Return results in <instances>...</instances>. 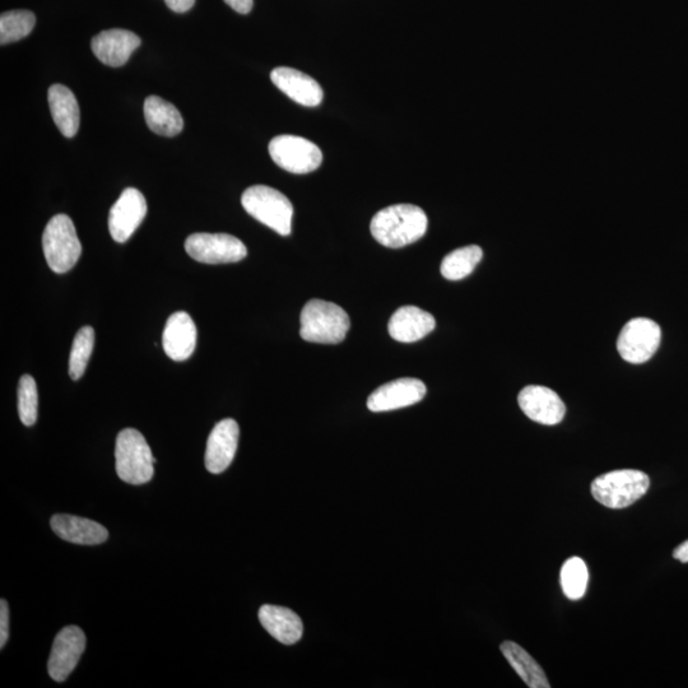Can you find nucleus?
Segmentation results:
<instances>
[{
  "instance_id": "obj_1",
  "label": "nucleus",
  "mask_w": 688,
  "mask_h": 688,
  "mask_svg": "<svg viewBox=\"0 0 688 688\" xmlns=\"http://www.w3.org/2000/svg\"><path fill=\"white\" fill-rule=\"evenodd\" d=\"M426 213L413 204H395L381 209L371 221V235L379 244L390 249H401L425 236Z\"/></svg>"
},
{
  "instance_id": "obj_2",
  "label": "nucleus",
  "mask_w": 688,
  "mask_h": 688,
  "mask_svg": "<svg viewBox=\"0 0 688 688\" xmlns=\"http://www.w3.org/2000/svg\"><path fill=\"white\" fill-rule=\"evenodd\" d=\"M300 320V336L311 343H341L351 327L350 316L341 306L323 300H310L302 309Z\"/></svg>"
},
{
  "instance_id": "obj_3",
  "label": "nucleus",
  "mask_w": 688,
  "mask_h": 688,
  "mask_svg": "<svg viewBox=\"0 0 688 688\" xmlns=\"http://www.w3.org/2000/svg\"><path fill=\"white\" fill-rule=\"evenodd\" d=\"M155 458L150 445L138 430L125 429L116 438L115 467L120 480L141 486L155 474Z\"/></svg>"
},
{
  "instance_id": "obj_4",
  "label": "nucleus",
  "mask_w": 688,
  "mask_h": 688,
  "mask_svg": "<svg viewBox=\"0 0 688 688\" xmlns=\"http://www.w3.org/2000/svg\"><path fill=\"white\" fill-rule=\"evenodd\" d=\"M649 487L648 474L636 469H620L595 478L592 495L606 508L625 509L640 500Z\"/></svg>"
},
{
  "instance_id": "obj_5",
  "label": "nucleus",
  "mask_w": 688,
  "mask_h": 688,
  "mask_svg": "<svg viewBox=\"0 0 688 688\" xmlns=\"http://www.w3.org/2000/svg\"><path fill=\"white\" fill-rule=\"evenodd\" d=\"M241 204L251 217L277 234H291L294 207L285 194L266 185H255L245 190Z\"/></svg>"
},
{
  "instance_id": "obj_6",
  "label": "nucleus",
  "mask_w": 688,
  "mask_h": 688,
  "mask_svg": "<svg viewBox=\"0 0 688 688\" xmlns=\"http://www.w3.org/2000/svg\"><path fill=\"white\" fill-rule=\"evenodd\" d=\"M43 249L51 271L62 274L76 266L82 245L71 217L57 215L51 218L45 227Z\"/></svg>"
},
{
  "instance_id": "obj_7",
  "label": "nucleus",
  "mask_w": 688,
  "mask_h": 688,
  "mask_svg": "<svg viewBox=\"0 0 688 688\" xmlns=\"http://www.w3.org/2000/svg\"><path fill=\"white\" fill-rule=\"evenodd\" d=\"M269 155L281 169L292 174H309L319 169L323 153L315 143L296 136H277L269 143Z\"/></svg>"
},
{
  "instance_id": "obj_8",
  "label": "nucleus",
  "mask_w": 688,
  "mask_h": 688,
  "mask_svg": "<svg viewBox=\"0 0 688 688\" xmlns=\"http://www.w3.org/2000/svg\"><path fill=\"white\" fill-rule=\"evenodd\" d=\"M662 341V329L653 320L635 318L621 330L617 339V351L630 364H644L658 351Z\"/></svg>"
},
{
  "instance_id": "obj_9",
  "label": "nucleus",
  "mask_w": 688,
  "mask_h": 688,
  "mask_svg": "<svg viewBox=\"0 0 688 688\" xmlns=\"http://www.w3.org/2000/svg\"><path fill=\"white\" fill-rule=\"evenodd\" d=\"M185 250L190 258L204 264L237 263L248 255V249L237 237L206 232L190 235Z\"/></svg>"
},
{
  "instance_id": "obj_10",
  "label": "nucleus",
  "mask_w": 688,
  "mask_h": 688,
  "mask_svg": "<svg viewBox=\"0 0 688 688\" xmlns=\"http://www.w3.org/2000/svg\"><path fill=\"white\" fill-rule=\"evenodd\" d=\"M147 202L138 189H125L109 213L110 235L116 243H125L147 216Z\"/></svg>"
},
{
  "instance_id": "obj_11",
  "label": "nucleus",
  "mask_w": 688,
  "mask_h": 688,
  "mask_svg": "<svg viewBox=\"0 0 688 688\" xmlns=\"http://www.w3.org/2000/svg\"><path fill=\"white\" fill-rule=\"evenodd\" d=\"M86 649V636L77 626L64 627L54 640L49 658V674L54 681L64 682Z\"/></svg>"
},
{
  "instance_id": "obj_12",
  "label": "nucleus",
  "mask_w": 688,
  "mask_h": 688,
  "mask_svg": "<svg viewBox=\"0 0 688 688\" xmlns=\"http://www.w3.org/2000/svg\"><path fill=\"white\" fill-rule=\"evenodd\" d=\"M427 393L423 381L403 378L381 385L367 399V408L371 412H389L420 403Z\"/></svg>"
},
{
  "instance_id": "obj_13",
  "label": "nucleus",
  "mask_w": 688,
  "mask_h": 688,
  "mask_svg": "<svg viewBox=\"0 0 688 688\" xmlns=\"http://www.w3.org/2000/svg\"><path fill=\"white\" fill-rule=\"evenodd\" d=\"M524 415L541 425L555 426L564 420L566 407L560 395L542 385H528L518 395Z\"/></svg>"
},
{
  "instance_id": "obj_14",
  "label": "nucleus",
  "mask_w": 688,
  "mask_h": 688,
  "mask_svg": "<svg viewBox=\"0 0 688 688\" xmlns=\"http://www.w3.org/2000/svg\"><path fill=\"white\" fill-rule=\"evenodd\" d=\"M239 425L232 418L218 422L209 434L206 449V468L208 472L220 474L231 466L237 445H239Z\"/></svg>"
},
{
  "instance_id": "obj_15",
  "label": "nucleus",
  "mask_w": 688,
  "mask_h": 688,
  "mask_svg": "<svg viewBox=\"0 0 688 688\" xmlns=\"http://www.w3.org/2000/svg\"><path fill=\"white\" fill-rule=\"evenodd\" d=\"M197 338V327L193 319L184 311H178L167 319L162 334V346L171 360L183 362L193 355L197 347Z\"/></svg>"
},
{
  "instance_id": "obj_16",
  "label": "nucleus",
  "mask_w": 688,
  "mask_h": 688,
  "mask_svg": "<svg viewBox=\"0 0 688 688\" xmlns=\"http://www.w3.org/2000/svg\"><path fill=\"white\" fill-rule=\"evenodd\" d=\"M139 45L141 39L134 32L122 29L102 31L91 41L97 59L113 68L123 67Z\"/></svg>"
},
{
  "instance_id": "obj_17",
  "label": "nucleus",
  "mask_w": 688,
  "mask_h": 688,
  "mask_svg": "<svg viewBox=\"0 0 688 688\" xmlns=\"http://www.w3.org/2000/svg\"><path fill=\"white\" fill-rule=\"evenodd\" d=\"M271 79L274 85L291 100L308 108L322 104L324 92L319 83L308 74L294 68L278 67L273 69Z\"/></svg>"
},
{
  "instance_id": "obj_18",
  "label": "nucleus",
  "mask_w": 688,
  "mask_h": 688,
  "mask_svg": "<svg viewBox=\"0 0 688 688\" xmlns=\"http://www.w3.org/2000/svg\"><path fill=\"white\" fill-rule=\"evenodd\" d=\"M436 328L434 316L417 306H403L392 315L389 320L388 330L390 337L401 343H413Z\"/></svg>"
},
{
  "instance_id": "obj_19",
  "label": "nucleus",
  "mask_w": 688,
  "mask_h": 688,
  "mask_svg": "<svg viewBox=\"0 0 688 688\" xmlns=\"http://www.w3.org/2000/svg\"><path fill=\"white\" fill-rule=\"evenodd\" d=\"M51 529L64 541L76 545L96 546L108 541V529L94 520L79 516L58 514L50 520Z\"/></svg>"
},
{
  "instance_id": "obj_20",
  "label": "nucleus",
  "mask_w": 688,
  "mask_h": 688,
  "mask_svg": "<svg viewBox=\"0 0 688 688\" xmlns=\"http://www.w3.org/2000/svg\"><path fill=\"white\" fill-rule=\"evenodd\" d=\"M260 624L274 639L285 645H294L304 635V625L294 611L266 604L259 610Z\"/></svg>"
},
{
  "instance_id": "obj_21",
  "label": "nucleus",
  "mask_w": 688,
  "mask_h": 688,
  "mask_svg": "<svg viewBox=\"0 0 688 688\" xmlns=\"http://www.w3.org/2000/svg\"><path fill=\"white\" fill-rule=\"evenodd\" d=\"M48 100L51 116L64 137L73 138L79 129V106L76 96L63 85L49 88Z\"/></svg>"
},
{
  "instance_id": "obj_22",
  "label": "nucleus",
  "mask_w": 688,
  "mask_h": 688,
  "mask_svg": "<svg viewBox=\"0 0 688 688\" xmlns=\"http://www.w3.org/2000/svg\"><path fill=\"white\" fill-rule=\"evenodd\" d=\"M144 118L148 128L162 137H175L184 128L183 116L169 101L158 96L147 97L144 101Z\"/></svg>"
},
{
  "instance_id": "obj_23",
  "label": "nucleus",
  "mask_w": 688,
  "mask_h": 688,
  "mask_svg": "<svg viewBox=\"0 0 688 688\" xmlns=\"http://www.w3.org/2000/svg\"><path fill=\"white\" fill-rule=\"evenodd\" d=\"M500 649L510 666L514 668V671L525 682V685L531 688L551 687V683L548 682L541 666L529 653L525 652L522 646L513 643V641H505V643L501 644Z\"/></svg>"
},
{
  "instance_id": "obj_24",
  "label": "nucleus",
  "mask_w": 688,
  "mask_h": 688,
  "mask_svg": "<svg viewBox=\"0 0 688 688\" xmlns=\"http://www.w3.org/2000/svg\"><path fill=\"white\" fill-rule=\"evenodd\" d=\"M483 251L480 246L469 245L452 251L441 263V274L446 280L460 281L471 274L480 264Z\"/></svg>"
},
{
  "instance_id": "obj_25",
  "label": "nucleus",
  "mask_w": 688,
  "mask_h": 688,
  "mask_svg": "<svg viewBox=\"0 0 688 688\" xmlns=\"http://www.w3.org/2000/svg\"><path fill=\"white\" fill-rule=\"evenodd\" d=\"M561 587L571 601H579L587 592L589 571L580 557H571L561 569Z\"/></svg>"
},
{
  "instance_id": "obj_26",
  "label": "nucleus",
  "mask_w": 688,
  "mask_h": 688,
  "mask_svg": "<svg viewBox=\"0 0 688 688\" xmlns=\"http://www.w3.org/2000/svg\"><path fill=\"white\" fill-rule=\"evenodd\" d=\"M36 17L30 11H11L0 17V44L7 45L25 39L34 30Z\"/></svg>"
},
{
  "instance_id": "obj_27",
  "label": "nucleus",
  "mask_w": 688,
  "mask_h": 688,
  "mask_svg": "<svg viewBox=\"0 0 688 688\" xmlns=\"http://www.w3.org/2000/svg\"><path fill=\"white\" fill-rule=\"evenodd\" d=\"M94 346V328L83 327L79 329L76 337H74L71 356H69V376L72 380H79L85 374Z\"/></svg>"
},
{
  "instance_id": "obj_28",
  "label": "nucleus",
  "mask_w": 688,
  "mask_h": 688,
  "mask_svg": "<svg viewBox=\"0 0 688 688\" xmlns=\"http://www.w3.org/2000/svg\"><path fill=\"white\" fill-rule=\"evenodd\" d=\"M39 395L37 385L31 375H22L18 383V415L25 426H34L37 421Z\"/></svg>"
},
{
  "instance_id": "obj_29",
  "label": "nucleus",
  "mask_w": 688,
  "mask_h": 688,
  "mask_svg": "<svg viewBox=\"0 0 688 688\" xmlns=\"http://www.w3.org/2000/svg\"><path fill=\"white\" fill-rule=\"evenodd\" d=\"M9 638V607L6 599L0 602V648L6 646Z\"/></svg>"
},
{
  "instance_id": "obj_30",
  "label": "nucleus",
  "mask_w": 688,
  "mask_h": 688,
  "mask_svg": "<svg viewBox=\"0 0 688 688\" xmlns=\"http://www.w3.org/2000/svg\"><path fill=\"white\" fill-rule=\"evenodd\" d=\"M225 3L241 15H248L253 9V0H225Z\"/></svg>"
},
{
  "instance_id": "obj_31",
  "label": "nucleus",
  "mask_w": 688,
  "mask_h": 688,
  "mask_svg": "<svg viewBox=\"0 0 688 688\" xmlns=\"http://www.w3.org/2000/svg\"><path fill=\"white\" fill-rule=\"evenodd\" d=\"M167 7L176 13H185L193 8L195 0H165Z\"/></svg>"
},
{
  "instance_id": "obj_32",
  "label": "nucleus",
  "mask_w": 688,
  "mask_h": 688,
  "mask_svg": "<svg viewBox=\"0 0 688 688\" xmlns=\"http://www.w3.org/2000/svg\"><path fill=\"white\" fill-rule=\"evenodd\" d=\"M674 559L687 564L688 562V539L683 542L682 545L678 546L676 550L673 551Z\"/></svg>"
}]
</instances>
